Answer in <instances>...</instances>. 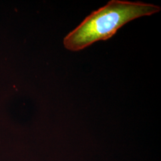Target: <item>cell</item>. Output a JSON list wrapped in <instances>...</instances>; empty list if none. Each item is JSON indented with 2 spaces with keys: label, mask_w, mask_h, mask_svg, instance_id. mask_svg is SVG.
Returning <instances> with one entry per match:
<instances>
[{
  "label": "cell",
  "mask_w": 161,
  "mask_h": 161,
  "mask_svg": "<svg viewBox=\"0 0 161 161\" xmlns=\"http://www.w3.org/2000/svg\"><path fill=\"white\" fill-rule=\"evenodd\" d=\"M161 7L152 4L112 0L92 13L64 40L70 51L81 50L92 43L107 40L126 23L138 17L160 12Z\"/></svg>",
  "instance_id": "6da1fadb"
}]
</instances>
